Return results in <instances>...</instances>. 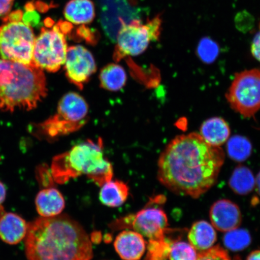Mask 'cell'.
<instances>
[{
	"label": "cell",
	"mask_w": 260,
	"mask_h": 260,
	"mask_svg": "<svg viewBox=\"0 0 260 260\" xmlns=\"http://www.w3.org/2000/svg\"><path fill=\"white\" fill-rule=\"evenodd\" d=\"M70 25L60 21L57 24H46L36 38L32 62L42 70L56 73L64 64L68 50L65 36Z\"/></svg>",
	"instance_id": "cell-6"
},
{
	"label": "cell",
	"mask_w": 260,
	"mask_h": 260,
	"mask_svg": "<svg viewBox=\"0 0 260 260\" xmlns=\"http://www.w3.org/2000/svg\"><path fill=\"white\" fill-rule=\"evenodd\" d=\"M0 26V57L2 59L25 64H34L36 40L30 25L22 21H6Z\"/></svg>",
	"instance_id": "cell-8"
},
{
	"label": "cell",
	"mask_w": 260,
	"mask_h": 260,
	"mask_svg": "<svg viewBox=\"0 0 260 260\" xmlns=\"http://www.w3.org/2000/svg\"><path fill=\"white\" fill-rule=\"evenodd\" d=\"M168 254L170 260H197L196 249L185 242H174L169 245Z\"/></svg>",
	"instance_id": "cell-24"
},
{
	"label": "cell",
	"mask_w": 260,
	"mask_h": 260,
	"mask_svg": "<svg viewBox=\"0 0 260 260\" xmlns=\"http://www.w3.org/2000/svg\"><path fill=\"white\" fill-rule=\"evenodd\" d=\"M36 208L41 217L59 215L65 207V201L60 191L54 187L42 189L35 199Z\"/></svg>",
	"instance_id": "cell-15"
},
{
	"label": "cell",
	"mask_w": 260,
	"mask_h": 260,
	"mask_svg": "<svg viewBox=\"0 0 260 260\" xmlns=\"http://www.w3.org/2000/svg\"><path fill=\"white\" fill-rule=\"evenodd\" d=\"M252 145L248 139L240 136H235L227 144V152L230 157L237 161H243L251 154Z\"/></svg>",
	"instance_id": "cell-22"
},
{
	"label": "cell",
	"mask_w": 260,
	"mask_h": 260,
	"mask_svg": "<svg viewBox=\"0 0 260 260\" xmlns=\"http://www.w3.org/2000/svg\"><path fill=\"white\" fill-rule=\"evenodd\" d=\"M28 260H91L92 240L80 224L67 214L41 217L28 223L25 238Z\"/></svg>",
	"instance_id": "cell-2"
},
{
	"label": "cell",
	"mask_w": 260,
	"mask_h": 260,
	"mask_svg": "<svg viewBox=\"0 0 260 260\" xmlns=\"http://www.w3.org/2000/svg\"><path fill=\"white\" fill-rule=\"evenodd\" d=\"M103 145L102 140L97 142L87 140L56 156L51 170L54 180L63 184L84 175L100 187L112 180L113 167L104 157Z\"/></svg>",
	"instance_id": "cell-4"
},
{
	"label": "cell",
	"mask_w": 260,
	"mask_h": 260,
	"mask_svg": "<svg viewBox=\"0 0 260 260\" xmlns=\"http://www.w3.org/2000/svg\"><path fill=\"white\" fill-rule=\"evenodd\" d=\"M87 114L88 106L82 96L67 93L58 103L56 113L41 123V134L50 139L71 134L85 125Z\"/></svg>",
	"instance_id": "cell-5"
},
{
	"label": "cell",
	"mask_w": 260,
	"mask_h": 260,
	"mask_svg": "<svg viewBox=\"0 0 260 260\" xmlns=\"http://www.w3.org/2000/svg\"><path fill=\"white\" fill-rule=\"evenodd\" d=\"M210 216L213 226L223 232L237 229L242 222V214L239 207L226 200L214 203L211 208Z\"/></svg>",
	"instance_id": "cell-12"
},
{
	"label": "cell",
	"mask_w": 260,
	"mask_h": 260,
	"mask_svg": "<svg viewBox=\"0 0 260 260\" xmlns=\"http://www.w3.org/2000/svg\"><path fill=\"white\" fill-rule=\"evenodd\" d=\"M114 248L123 260H140L146 251L144 237L133 230H124L116 236Z\"/></svg>",
	"instance_id": "cell-13"
},
{
	"label": "cell",
	"mask_w": 260,
	"mask_h": 260,
	"mask_svg": "<svg viewBox=\"0 0 260 260\" xmlns=\"http://www.w3.org/2000/svg\"><path fill=\"white\" fill-rule=\"evenodd\" d=\"M201 136L208 144L220 146L229 140L230 128L225 120L219 117L205 121L201 127Z\"/></svg>",
	"instance_id": "cell-18"
},
{
	"label": "cell",
	"mask_w": 260,
	"mask_h": 260,
	"mask_svg": "<svg viewBox=\"0 0 260 260\" xmlns=\"http://www.w3.org/2000/svg\"><path fill=\"white\" fill-rule=\"evenodd\" d=\"M129 191V187L124 182L112 180L101 186L100 200L107 207H119L127 200Z\"/></svg>",
	"instance_id": "cell-17"
},
{
	"label": "cell",
	"mask_w": 260,
	"mask_h": 260,
	"mask_svg": "<svg viewBox=\"0 0 260 260\" xmlns=\"http://www.w3.org/2000/svg\"><path fill=\"white\" fill-rule=\"evenodd\" d=\"M14 0H0V19L3 20L9 15Z\"/></svg>",
	"instance_id": "cell-27"
},
{
	"label": "cell",
	"mask_w": 260,
	"mask_h": 260,
	"mask_svg": "<svg viewBox=\"0 0 260 260\" xmlns=\"http://www.w3.org/2000/svg\"><path fill=\"white\" fill-rule=\"evenodd\" d=\"M6 193H7V190H6L5 185L0 181V206L5 201Z\"/></svg>",
	"instance_id": "cell-29"
},
{
	"label": "cell",
	"mask_w": 260,
	"mask_h": 260,
	"mask_svg": "<svg viewBox=\"0 0 260 260\" xmlns=\"http://www.w3.org/2000/svg\"><path fill=\"white\" fill-rule=\"evenodd\" d=\"M224 159L222 149L200 134L179 136L159 158L158 179L173 193L199 198L215 184Z\"/></svg>",
	"instance_id": "cell-1"
},
{
	"label": "cell",
	"mask_w": 260,
	"mask_h": 260,
	"mask_svg": "<svg viewBox=\"0 0 260 260\" xmlns=\"http://www.w3.org/2000/svg\"><path fill=\"white\" fill-rule=\"evenodd\" d=\"M197 260H230L228 253L219 246L203 251L198 255Z\"/></svg>",
	"instance_id": "cell-26"
},
{
	"label": "cell",
	"mask_w": 260,
	"mask_h": 260,
	"mask_svg": "<svg viewBox=\"0 0 260 260\" xmlns=\"http://www.w3.org/2000/svg\"><path fill=\"white\" fill-rule=\"evenodd\" d=\"M64 64L68 79L80 89L83 88L96 70L92 53L81 45L68 48Z\"/></svg>",
	"instance_id": "cell-11"
},
{
	"label": "cell",
	"mask_w": 260,
	"mask_h": 260,
	"mask_svg": "<svg viewBox=\"0 0 260 260\" xmlns=\"http://www.w3.org/2000/svg\"><path fill=\"white\" fill-rule=\"evenodd\" d=\"M125 225L146 237L149 241L164 240L165 233L167 229L168 220L165 211L158 207H146L139 212L126 217Z\"/></svg>",
	"instance_id": "cell-10"
},
{
	"label": "cell",
	"mask_w": 260,
	"mask_h": 260,
	"mask_svg": "<svg viewBox=\"0 0 260 260\" xmlns=\"http://www.w3.org/2000/svg\"><path fill=\"white\" fill-rule=\"evenodd\" d=\"M255 183L256 186V189H257L258 193L260 195V171L257 175V177H256Z\"/></svg>",
	"instance_id": "cell-31"
},
{
	"label": "cell",
	"mask_w": 260,
	"mask_h": 260,
	"mask_svg": "<svg viewBox=\"0 0 260 260\" xmlns=\"http://www.w3.org/2000/svg\"><path fill=\"white\" fill-rule=\"evenodd\" d=\"M100 80L103 88L115 92L125 86L126 75L122 67L112 63L107 65L101 71Z\"/></svg>",
	"instance_id": "cell-20"
},
{
	"label": "cell",
	"mask_w": 260,
	"mask_h": 260,
	"mask_svg": "<svg viewBox=\"0 0 260 260\" xmlns=\"http://www.w3.org/2000/svg\"><path fill=\"white\" fill-rule=\"evenodd\" d=\"M251 53L256 60L260 61V23L259 31L256 32L252 42Z\"/></svg>",
	"instance_id": "cell-28"
},
{
	"label": "cell",
	"mask_w": 260,
	"mask_h": 260,
	"mask_svg": "<svg viewBox=\"0 0 260 260\" xmlns=\"http://www.w3.org/2000/svg\"><path fill=\"white\" fill-rule=\"evenodd\" d=\"M229 184L235 193L245 195L252 191L255 187V180L252 172L248 168L239 166L234 171Z\"/></svg>",
	"instance_id": "cell-21"
},
{
	"label": "cell",
	"mask_w": 260,
	"mask_h": 260,
	"mask_svg": "<svg viewBox=\"0 0 260 260\" xmlns=\"http://www.w3.org/2000/svg\"><path fill=\"white\" fill-rule=\"evenodd\" d=\"M28 224L20 216L6 213L0 217V239L9 245H16L25 238Z\"/></svg>",
	"instance_id": "cell-14"
},
{
	"label": "cell",
	"mask_w": 260,
	"mask_h": 260,
	"mask_svg": "<svg viewBox=\"0 0 260 260\" xmlns=\"http://www.w3.org/2000/svg\"><path fill=\"white\" fill-rule=\"evenodd\" d=\"M63 14L71 23L88 24L95 17V5L91 0H70L65 6Z\"/></svg>",
	"instance_id": "cell-16"
},
{
	"label": "cell",
	"mask_w": 260,
	"mask_h": 260,
	"mask_svg": "<svg viewBox=\"0 0 260 260\" xmlns=\"http://www.w3.org/2000/svg\"><path fill=\"white\" fill-rule=\"evenodd\" d=\"M47 93L46 79L41 68L0 60V109H34Z\"/></svg>",
	"instance_id": "cell-3"
},
{
	"label": "cell",
	"mask_w": 260,
	"mask_h": 260,
	"mask_svg": "<svg viewBox=\"0 0 260 260\" xmlns=\"http://www.w3.org/2000/svg\"><path fill=\"white\" fill-rule=\"evenodd\" d=\"M251 242V237L248 231L234 229L228 232L223 237L224 245L233 251H242Z\"/></svg>",
	"instance_id": "cell-23"
},
{
	"label": "cell",
	"mask_w": 260,
	"mask_h": 260,
	"mask_svg": "<svg viewBox=\"0 0 260 260\" xmlns=\"http://www.w3.org/2000/svg\"><path fill=\"white\" fill-rule=\"evenodd\" d=\"M161 22L160 15L148 20L145 24L137 19L129 24L122 22L117 34L113 59L118 62L126 57L144 53L151 42L158 40Z\"/></svg>",
	"instance_id": "cell-7"
},
{
	"label": "cell",
	"mask_w": 260,
	"mask_h": 260,
	"mask_svg": "<svg viewBox=\"0 0 260 260\" xmlns=\"http://www.w3.org/2000/svg\"><path fill=\"white\" fill-rule=\"evenodd\" d=\"M219 48L216 42L209 38H204L200 41L197 48V53L205 63H212L218 56Z\"/></svg>",
	"instance_id": "cell-25"
},
{
	"label": "cell",
	"mask_w": 260,
	"mask_h": 260,
	"mask_svg": "<svg viewBox=\"0 0 260 260\" xmlns=\"http://www.w3.org/2000/svg\"><path fill=\"white\" fill-rule=\"evenodd\" d=\"M247 260H260V251H255L251 253Z\"/></svg>",
	"instance_id": "cell-30"
},
{
	"label": "cell",
	"mask_w": 260,
	"mask_h": 260,
	"mask_svg": "<svg viewBox=\"0 0 260 260\" xmlns=\"http://www.w3.org/2000/svg\"><path fill=\"white\" fill-rule=\"evenodd\" d=\"M232 108L251 118L260 110V70H245L236 74L226 95Z\"/></svg>",
	"instance_id": "cell-9"
},
{
	"label": "cell",
	"mask_w": 260,
	"mask_h": 260,
	"mask_svg": "<svg viewBox=\"0 0 260 260\" xmlns=\"http://www.w3.org/2000/svg\"><path fill=\"white\" fill-rule=\"evenodd\" d=\"M188 239L195 249L206 251L215 243L217 235L212 225L206 221L201 220L193 224Z\"/></svg>",
	"instance_id": "cell-19"
}]
</instances>
